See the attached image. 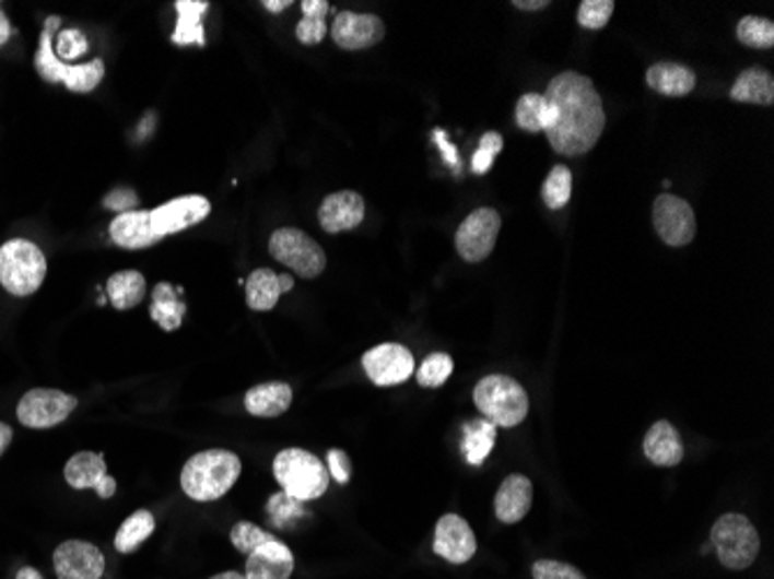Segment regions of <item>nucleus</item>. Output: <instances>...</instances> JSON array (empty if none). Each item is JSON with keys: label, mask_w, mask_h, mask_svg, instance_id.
<instances>
[{"label": "nucleus", "mask_w": 774, "mask_h": 579, "mask_svg": "<svg viewBox=\"0 0 774 579\" xmlns=\"http://www.w3.org/2000/svg\"><path fill=\"white\" fill-rule=\"evenodd\" d=\"M643 450L654 466L661 469H672L684 459V442L680 438V432H677L668 420L656 422L645 434Z\"/></svg>", "instance_id": "obj_21"}, {"label": "nucleus", "mask_w": 774, "mask_h": 579, "mask_svg": "<svg viewBox=\"0 0 774 579\" xmlns=\"http://www.w3.org/2000/svg\"><path fill=\"white\" fill-rule=\"evenodd\" d=\"M274 477L288 496H293L302 504L320 498L330 487V471L325 463L306 450L288 448L274 459Z\"/></svg>", "instance_id": "obj_5"}, {"label": "nucleus", "mask_w": 774, "mask_h": 579, "mask_svg": "<svg viewBox=\"0 0 774 579\" xmlns=\"http://www.w3.org/2000/svg\"><path fill=\"white\" fill-rule=\"evenodd\" d=\"M434 134H436V142H438L441 151L445 153V158H448V163H450L453 167H457V151H455V146H450L448 140H443V132H441V130H436Z\"/></svg>", "instance_id": "obj_45"}, {"label": "nucleus", "mask_w": 774, "mask_h": 579, "mask_svg": "<svg viewBox=\"0 0 774 579\" xmlns=\"http://www.w3.org/2000/svg\"><path fill=\"white\" fill-rule=\"evenodd\" d=\"M16 579H45L35 568H22L16 572Z\"/></svg>", "instance_id": "obj_51"}, {"label": "nucleus", "mask_w": 774, "mask_h": 579, "mask_svg": "<svg viewBox=\"0 0 774 579\" xmlns=\"http://www.w3.org/2000/svg\"><path fill=\"white\" fill-rule=\"evenodd\" d=\"M54 570L58 579H101L105 556L84 540H66L54 552Z\"/></svg>", "instance_id": "obj_13"}, {"label": "nucleus", "mask_w": 774, "mask_h": 579, "mask_svg": "<svg viewBox=\"0 0 774 579\" xmlns=\"http://www.w3.org/2000/svg\"><path fill=\"white\" fill-rule=\"evenodd\" d=\"M77 409V399L61 390L37 388L22 397L16 405V417L28 429H49L66 422Z\"/></svg>", "instance_id": "obj_9"}, {"label": "nucleus", "mask_w": 774, "mask_h": 579, "mask_svg": "<svg viewBox=\"0 0 774 579\" xmlns=\"http://www.w3.org/2000/svg\"><path fill=\"white\" fill-rule=\"evenodd\" d=\"M364 214H366V206H364V200H362L360 192L339 190V192H332V196H327L320 202L318 221L325 232H330V235H339V232H348V229H355L357 225H362Z\"/></svg>", "instance_id": "obj_17"}, {"label": "nucleus", "mask_w": 774, "mask_h": 579, "mask_svg": "<svg viewBox=\"0 0 774 579\" xmlns=\"http://www.w3.org/2000/svg\"><path fill=\"white\" fill-rule=\"evenodd\" d=\"M246 304L254 311H272L279 304L283 290L279 285V274L272 269H256L254 274L246 279Z\"/></svg>", "instance_id": "obj_29"}, {"label": "nucleus", "mask_w": 774, "mask_h": 579, "mask_svg": "<svg viewBox=\"0 0 774 579\" xmlns=\"http://www.w3.org/2000/svg\"><path fill=\"white\" fill-rule=\"evenodd\" d=\"M533 500V485L531 480L513 473L501 482V487L494 496V512L501 524H517L519 519H525Z\"/></svg>", "instance_id": "obj_18"}, {"label": "nucleus", "mask_w": 774, "mask_h": 579, "mask_svg": "<svg viewBox=\"0 0 774 579\" xmlns=\"http://www.w3.org/2000/svg\"><path fill=\"white\" fill-rule=\"evenodd\" d=\"M543 107H546L543 95L538 93L521 95L515 107L517 126L527 132H543V126H540V121H543Z\"/></svg>", "instance_id": "obj_37"}, {"label": "nucleus", "mask_w": 774, "mask_h": 579, "mask_svg": "<svg viewBox=\"0 0 774 579\" xmlns=\"http://www.w3.org/2000/svg\"><path fill=\"white\" fill-rule=\"evenodd\" d=\"M364 374L372 378L378 388H390V385H401L409 380L415 371V359L409 347L399 343H383L366 351L362 357Z\"/></svg>", "instance_id": "obj_12"}, {"label": "nucleus", "mask_w": 774, "mask_h": 579, "mask_svg": "<svg viewBox=\"0 0 774 579\" xmlns=\"http://www.w3.org/2000/svg\"><path fill=\"white\" fill-rule=\"evenodd\" d=\"M134 204H138V196H134L132 190H114L109 198H105V206L121 211V214H126Z\"/></svg>", "instance_id": "obj_44"}, {"label": "nucleus", "mask_w": 774, "mask_h": 579, "mask_svg": "<svg viewBox=\"0 0 774 579\" xmlns=\"http://www.w3.org/2000/svg\"><path fill=\"white\" fill-rule=\"evenodd\" d=\"M290 403H293V388L288 382H262L244 397L246 411L256 417H279L290 409Z\"/></svg>", "instance_id": "obj_22"}, {"label": "nucleus", "mask_w": 774, "mask_h": 579, "mask_svg": "<svg viewBox=\"0 0 774 579\" xmlns=\"http://www.w3.org/2000/svg\"><path fill=\"white\" fill-rule=\"evenodd\" d=\"M517 10H543V8H548L550 3H548V0H538V3H536V0H515V3H513Z\"/></svg>", "instance_id": "obj_48"}, {"label": "nucleus", "mask_w": 774, "mask_h": 579, "mask_svg": "<svg viewBox=\"0 0 774 579\" xmlns=\"http://www.w3.org/2000/svg\"><path fill=\"white\" fill-rule=\"evenodd\" d=\"M730 101L770 107L774 103V76L763 68L744 70L730 88Z\"/></svg>", "instance_id": "obj_26"}, {"label": "nucleus", "mask_w": 774, "mask_h": 579, "mask_svg": "<svg viewBox=\"0 0 774 579\" xmlns=\"http://www.w3.org/2000/svg\"><path fill=\"white\" fill-rule=\"evenodd\" d=\"M385 37V24L376 14L339 12L332 26V40L345 51H360L378 45Z\"/></svg>", "instance_id": "obj_16"}, {"label": "nucleus", "mask_w": 774, "mask_h": 579, "mask_svg": "<svg viewBox=\"0 0 774 579\" xmlns=\"http://www.w3.org/2000/svg\"><path fill=\"white\" fill-rule=\"evenodd\" d=\"M302 12H304V16L295 31L297 40L308 47L320 45L327 35L325 16H327V12H330V3H327V0H304Z\"/></svg>", "instance_id": "obj_32"}, {"label": "nucleus", "mask_w": 774, "mask_h": 579, "mask_svg": "<svg viewBox=\"0 0 774 579\" xmlns=\"http://www.w3.org/2000/svg\"><path fill=\"white\" fill-rule=\"evenodd\" d=\"M290 5H293L290 0H281V3H279V0H262V8H267L269 12H283Z\"/></svg>", "instance_id": "obj_49"}, {"label": "nucleus", "mask_w": 774, "mask_h": 579, "mask_svg": "<svg viewBox=\"0 0 774 579\" xmlns=\"http://www.w3.org/2000/svg\"><path fill=\"white\" fill-rule=\"evenodd\" d=\"M614 12L612 0H583L577 10V24L589 31H601Z\"/></svg>", "instance_id": "obj_39"}, {"label": "nucleus", "mask_w": 774, "mask_h": 579, "mask_svg": "<svg viewBox=\"0 0 774 579\" xmlns=\"http://www.w3.org/2000/svg\"><path fill=\"white\" fill-rule=\"evenodd\" d=\"M10 35H12L10 19L5 16V12H3V10H0V47H3V45L10 40Z\"/></svg>", "instance_id": "obj_47"}, {"label": "nucleus", "mask_w": 774, "mask_h": 579, "mask_svg": "<svg viewBox=\"0 0 774 579\" xmlns=\"http://www.w3.org/2000/svg\"><path fill=\"white\" fill-rule=\"evenodd\" d=\"M533 579H587L575 566L564 564V562H536L531 568Z\"/></svg>", "instance_id": "obj_42"}, {"label": "nucleus", "mask_w": 774, "mask_h": 579, "mask_svg": "<svg viewBox=\"0 0 774 579\" xmlns=\"http://www.w3.org/2000/svg\"><path fill=\"white\" fill-rule=\"evenodd\" d=\"M453 369H455V362L450 355L434 353L424 359L418 369V382L422 388H441V385L450 378Z\"/></svg>", "instance_id": "obj_36"}, {"label": "nucleus", "mask_w": 774, "mask_h": 579, "mask_svg": "<svg viewBox=\"0 0 774 579\" xmlns=\"http://www.w3.org/2000/svg\"><path fill=\"white\" fill-rule=\"evenodd\" d=\"M712 550L717 552L719 562L730 570L749 568L761 552V537L757 527L744 515L728 512L714 521L710 533Z\"/></svg>", "instance_id": "obj_7"}, {"label": "nucleus", "mask_w": 774, "mask_h": 579, "mask_svg": "<svg viewBox=\"0 0 774 579\" xmlns=\"http://www.w3.org/2000/svg\"><path fill=\"white\" fill-rule=\"evenodd\" d=\"M327 463H330V475L339 482V485H345L348 480L353 475V463L348 459V454L343 450H330L327 452Z\"/></svg>", "instance_id": "obj_43"}, {"label": "nucleus", "mask_w": 774, "mask_h": 579, "mask_svg": "<svg viewBox=\"0 0 774 579\" xmlns=\"http://www.w3.org/2000/svg\"><path fill=\"white\" fill-rule=\"evenodd\" d=\"M107 297L114 308L128 311L146 297V279L140 272H119L107 281Z\"/></svg>", "instance_id": "obj_30"}, {"label": "nucleus", "mask_w": 774, "mask_h": 579, "mask_svg": "<svg viewBox=\"0 0 774 579\" xmlns=\"http://www.w3.org/2000/svg\"><path fill=\"white\" fill-rule=\"evenodd\" d=\"M295 570V556L288 545L272 540L248 554L246 579H290Z\"/></svg>", "instance_id": "obj_19"}, {"label": "nucleus", "mask_w": 774, "mask_h": 579, "mask_svg": "<svg viewBox=\"0 0 774 579\" xmlns=\"http://www.w3.org/2000/svg\"><path fill=\"white\" fill-rule=\"evenodd\" d=\"M107 475V463L101 452H77L66 463V482L72 489H98Z\"/></svg>", "instance_id": "obj_27"}, {"label": "nucleus", "mask_w": 774, "mask_h": 579, "mask_svg": "<svg viewBox=\"0 0 774 579\" xmlns=\"http://www.w3.org/2000/svg\"><path fill=\"white\" fill-rule=\"evenodd\" d=\"M267 515H269V521H272L274 527L288 529L290 524H293V521L304 517L306 510H304L302 500L281 492V494H274L272 498L267 500Z\"/></svg>", "instance_id": "obj_35"}, {"label": "nucleus", "mask_w": 774, "mask_h": 579, "mask_svg": "<svg viewBox=\"0 0 774 579\" xmlns=\"http://www.w3.org/2000/svg\"><path fill=\"white\" fill-rule=\"evenodd\" d=\"M211 214V202L202 196H186L177 198L159 209L151 211V225L156 235L163 239L167 235H177L192 225L202 223Z\"/></svg>", "instance_id": "obj_14"}, {"label": "nucleus", "mask_w": 774, "mask_h": 579, "mask_svg": "<svg viewBox=\"0 0 774 579\" xmlns=\"http://www.w3.org/2000/svg\"><path fill=\"white\" fill-rule=\"evenodd\" d=\"M473 401L482 417L492 422L496 429H513L525 422L529 413L527 390L511 376L482 378L473 390Z\"/></svg>", "instance_id": "obj_4"}, {"label": "nucleus", "mask_w": 774, "mask_h": 579, "mask_svg": "<svg viewBox=\"0 0 774 579\" xmlns=\"http://www.w3.org/2000/svg\"><path fill=\"white\" fill-rule=\"evenodd\" d=\"M54 51L58 56V61L66 63V61H74V58L84 56L89 51V43H86L82 31L66 28V31L58 33L56 43H54Z\"/></svg>", "instance_id": "obj_40"}, {"label": "nucleus", "mask_w": 774, "mask_h": 579, "mask_svg": "<svg viewBox=\"0 0 774 579\" xmlns=\"http://www.w3.org/2000/svg\"><path fill=\"white\" fill-rule=\"evenodd\" d=\"M499 232H501L499 211L490 206L476 209L473 214L464 218L455 235L459 258L467 262H482L494 250Z\"/></svg>", "instance_id": "obj_10"}, {"label": "nucleus", "mask_w": 774, "mask_h": 579, "mask_svg": "<svg viewBox=\"0 0 774 579\" xmlns=\"http://www.w3.org/2000/svg\"><path fill=\"white\" fill-rule=\"evenodd\" d=\"M230 540H232V545L237 547V552L250 554L254 550H258L260 545L272 543V540H277V537L269 531H265V529H260L256 524H250V521H239V524L232 527Z\"/></svg>", "instance_id": "obj_38"}, {"label": "nucleus", "mask_w": 774, "mask_h": 579, "mask_svg": "<svg viewBox=\"0 0 774 579\" xmlns=\"http://www.w3.org/2000/svg\"><path fill=\"white\" fill-rule=\"evenodd\" d=\"M496 442V427L485 417L469 422L464 427V438H461V450L464 459H467L471 466H482L488 461V457L494 450Z\"/></svg>", "instance_id": "obj_28"}, {"label": "nucleus", "mask_w": 774, "mask_h": 579, "mask_svg": "<svg viewBox=\"0 0 774 579\" xmlns=\"http://www.w3.org/2000/svg\"><path fill=\"white\" fill-rule=\"evenodd\" d=\"M478 550L476 535L467 519L459 515H443L434 533V554L445 558L448 564H467Z\"/></svg>", "instance_id": "obj_15"}, {"label": "nucleus", "mask_w": 774, "mask_h": 579, "mask_svg": "<svg viewBox=\"0 0 774 579\" xmlns=\"http://www.w3.org/2000/svg\"><path fill=\"white\" fill-rule=\"evenodd\" d=\"M179 14L177 28L172 33V43L174 45H198L204 47L207 45V35H204V26H202V16L209 10L207 0H177L174 3Z\"/></svg>", "instance_id": "obj_25"}, {"label": "nucleus", "mask_w": 774, "mask_h": 579, "mask_svg": "<svg viewBox=\"0 0 774 579\" xmlns=\"http://www.w3.org/2000/svg\"><path fill=\"white\" fill-rule=\"evenodd\" d=\"M181 287L172 283H159L151 293V318L161 324V330L174 332L179 330L186 318V302L181 297Z\"/></svg>", "instance_id": "obj_23"}, {"label": "nucleus", "mask_w": 774, "mask_h": 579, "mask_svg": "<svg viewBox=\"0 0 774 579\" xmlns=\"http://www.w3.org/2000/svg\"><path fill=\"white\" fill-rule=\"evenodd\" d=\"M647 84L668 98H684L695 88V74L682 63H656L647 70Z\"/></svg>", "instance_id": "obj_24"}, {"label": "nucleus", "mask_w": 774, "mask_h": 579, "mask_svg": "<svg viewBox=\"0 0 774 579\" xmlns=\"http://www.w3.org/2000/svg\"><path fill=\"white\" fill-rule=\"evenodd\" d=\"M279 285H281L283 293H290V290L295 287V279L290 274H279Z\"/></svg>", "instance_id": "obj_50"}, {"label": "nucleus", "mask_w": 774, "mask_h": 579, "mask_svg": "<svg viewBox=\"0 0 774 579\" xmlns=\"http://www.w3.org/2000/svg\"><path fill=\"white\" fill-rule=\"evenodd\" d=\"M156 531V519L149 510H138L132 512L116 533L114 537V547L119 550L121 554H130L134 550H140V545L144 540H149V535Z\"/></svg>", "instance_id": "obj_31"}, {"label": "nucleus", "mask_w": 774, "mask_h": 579, "mask_svg": "<svg viewBox=\"0 0 774 579\" xmlns=\"http://www.w3.org/2000/svg\"><path fill=\"white\" fill-rule=\"evenodd\" d=\"M652 218L656 235L672 248H682L695 237V214L691 204L682 198L670 196V192H664L654 200Z\"/></svg>", "instance_id": "obj_11"}, {"label": "nucleus", "mask_w": 774, "mask_h": 579, "mask_svg": "<svg viewBox=\"0 0 774 579\" xmlns=\"http://www.w3.org/2000/svg\"><path fill=\"white\" fill-rule=\"evenodd\" d=\"M10 442H12V427L5 422H0V457H3V452L10 448Z\"/></svg>", "instance_id": "obj_46"}, {"label": "nucleus", "mask_w": 774, "mask_h": 579, "mask_svg": "<svg viewBox=\"0 0 774 579\" xmlns=\"http://www.w3.org/2000/svg\"><path fill=\"white\" fill-rule=\"evenodd\" d=\"M543 132L559 156H585L606 128V109L589 76L561 72L543 95Z\"/></svg>", "instance_id": "obj_1"}, {"label": "nucleus", "mask_w": 774, "mask_h": 579, "mask_svg": "<svg viewBox=\"0 0 774 579\" xmlns=\"http://www.w3.org/2000/svg\"><path fill=\"white\" fill-rule=\"evenodd\" d=\"M242 475V461L230 450H204L186 461L181 469V489L188 498L209 504L223 498Z\"/></svg>", "instance_id": "obj_2"}, {"label": "nucleus", "mask_w": 774, "mask_h": 579, "mask_svg": "<svg viewBox=\"0 0 774 579\" xmlns=\"http://www.w3.org/2000/svg\"><path fill=\"white\" fill-rule=\"evenodd\" d=\"M738 40L753 49H770L774 45V24L757 14L742 16L738 24Z\"/></svg>", "instance_id": "obj_34"}, {"label": "nucleus", "mask_w": 774, "mask_h": 579, "mask_svg": "<svg viewBox=\"0 0 774 579\" xmlns=\"http://www.w3.org/2000/svg\"><path fill=\"white\" fill-rule=\"evenodd\" d=\"M269 253L302 279H316L325 272L327 258L316 239L297 227H281L269 239Z\"/></svg>", "instance_id": "obj_8"}, {"label": "nucleus", "mask_w": 774, "mask_h": 579, "mask_svg": "<svg viewBox=\"0 0 774 579\" xmlns=\"http://www.w3.org/2000/svg\"><path fill=\"white\" fill-rule=\"evenodd\" d=\"M109 237L116 246L128 250H140L159 244L161 237L151 225V211H126L119 214L109 225Z\"/></svg>", "instance_id": "obj_20"}, {"label": "nucleus", "mask_w": 774, "mask_h": 579, "mask_svg": "<svg viewBox=\"0 0 774 579\" xmlns=\"http://www.w3.org/2000/svg\"><path fill=\"white\" fill-rule=\"evenodd\" d=\"M571 192H573V174L566 165H556L552 167V172L548 174V179L543 184V202L548 209L556 211V209H564L571 200Z\"/></svg>", "instance_id": "obj_33"}, {"label": "nucleus", "mask_w": 774, "mask_h": 579, "mask_svg": "<svg viewBox=\"0 0 774 579\" xmlns=\"http://www.w3.org/2000/svg\"><path fill=\"white\" fill-rule=\"evenodd\" d=\"M61 26V16H49L45 22V31L40 35V47L35 54V70L43 74V80L51 84H66L74 93H89L103 82L105 63L101 58H93L89 63L68 66L58 61L54 51V33Z\"/></svg>", "instance_id": "obj_3"}, {"label": "nucleus", "mask_w": 774, "mask_h": 579, "mask_svg": "<svg viewBox=\"0 0 774 579\" xmlns=\"http://www.w3.org/2000/svg\"><path fill=\"white\" fill-rule=\"evenodd\" d=\"M209 579H246L242 572H221V575H214V577H209Z\"/></svg>", "instance_id": "obj_52"}, {"label": "nucleus", "mask_w": 774, "mask_h": 579, "mask_svg": "<svg viewBox=\"0 0 774 579\" xmlns=\"http://www.w3.org/2000/svg\"><path fill=\"white\" fill-rule=\"evenodd\" d=\"M47 276V260L28 239H12L0 246V285L14 297H28L40 290Z\"/></svg>", "instance_id": "obj_6"}, {"label": "nucleus", "mask_w": 774, "mask_h": 579, "mask_svg": "<svg viewBox=\"0 0 774 579\" xmlns=\"http://www.w3.org/2000/svg\"><path fill=\"white\" fill-rule=\"evenodd\" d=\"M503 149V138L499 132H485L480 138V146L478 151L473 153V161H471V169L476 174H488L494 165V158L499 156Z\"/></svg>", "instance_id": "obj_41"}]
</instances>
